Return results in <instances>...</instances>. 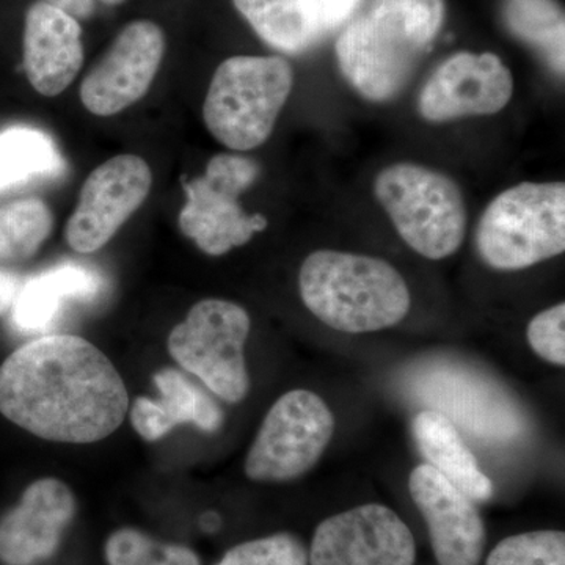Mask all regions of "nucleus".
Returning <instances> with one entry per match:
<instances>
[{"label":"nucleus","mask_w":565,"mask_h":565,"mask_svg":"<svg viewBox=\"0 0 565 565\" xmlns=\"http://www.w3.org/2000/svg\"><path fill=\"white\" fill-rule=\"evenodd\" d=\"M128 411L121 375L84 338L29 341L0 366V414L43 440L96 444L121 426Z\"/></svg>","instance_id":"1"},{"label":"nucleus","mask_w":565,"mask_h":565,"mask_svg":"<svg viewBox=\"0 0 565 565\" xmlns=\"http://www.w3.org/2000/svg\"><path fill=\"white\" fill-rule=\"evenodd\" d=\"M445 0H371L337 41L341 73L370 102L404 90L445 21Z\"/></svg>","instance_id":"2"},{"label":"nucleus","mask_w":565,"mask_h":565,"mask_svg":"<svg viewBox=\"0 0 565 565\" xmlns=\"http://www.w3.org/2000/svg\"><path fill=\"white\" fill-rule=\"evenodd\" d=\"M299 288L305 307L337 332H381L411 311L403 275L374 256L313 252L300 267Z\"/></svg>","instance_id":"3"},{"label":"nucleus","mask_w":565,"mask_h":565,"mask_svg":"<svg viewBox=\"0 0 565 565\" xmlns=\"http://www.w3.org/2000/svg\"><path fill=\"white\" fill-rule=\"evenodd\" d=\"M292 88V66L278 55L226 58L204 99V125L223 147L255 150L274 132Z\"/></svg>","instance_id":"4"},{"label":"nucleus","mask_w":565,"mask_h":565,"mask_svg":"<svg viewBox=\"0 0 565 565\" xmlns=\"http://www.w3.org/2000/svg\"><path fill=\"white\" fill-rule=\"evenodd\" d=\"M476 245L497 270H523L563 255L564 182H522L501 192L481 215Z\"/></svg>","instance_id":"5"},{"label":"nucleus","mask_w":565,"mask_h":565,"mask_svg":"<svg viewBox=\"0 0 565 565\" xmlns=\"http://www.w3.org/2000/svg\"><path fill=\"white\" fill-rule=\"evenodd\" d=\"M374 192L404 243L424 258L438 262L462 247L467 207L451 178L418 163H394L375 178Z\"/></svg>","instance_id":"6"},{"label":"nucleus","mask_w":565,"mask_h":565,"mask_svg":"<svg viewBox=\"0 0 565 565\" xmlns=\"http://www.w3.org/2000/svg\"><path fill=\"white\" fill-rule=\"evenodd\" d=\"M250 316L239 305L204 299L169 334L170 355L226 403H241L250 392L245 344Z\"/></svg>","instance_id":"7"},{"label":"nucleus","mask_w":565,"mask_h":565,"mask_svg":"<svg viewBox=\"0 0 565 565\" xmlns=\"http://www.w3.org/2000/svg\"><path fill=\"white\" fill-rule=\"evenodd\" d=\"M258 163L237 154L214 156L206 172L184 184L188 202L180 212L181 233L203 253L222 256L250 243L267 228L262 214H247L239 196L256 181Z\"/></svg>","instance_id":"8"},{"label":"nucleus","mask_w":565,"mask_h":565,"mask_svg":"<svg viewBox=\"0 0 565 565\" xmlns=\"http://www.w3.org/2000/svg\"><path fill=\"white\" fill-rule=\"evenodd\" d=\"M333 434L334 416L321 396L310 390L282 394L259 427L245 475L267 484L296 481L318 465Z\"/></svg>","instance_id":"9"},{"label":"nucleus","mask_w":565,"mask_h":565,"mask_svg":"<svg viewBox=\"0 0 565 565\" xmlns=\"http://www.w3.org/2000/svg\"><path fill=\"white\" fill-rule=\"evenodd\" d=\"M151 185L150 166L139 156H115L96 167L66 223V243L84 255L102 250L145 203Z\"/></svg>","instance_id":"10"},{"label":"nucleus","mask_w":565,"mask_h":565,"mask_svg":"<svg viewBox=\"0 0 565 565\" xmlns=\"http://www.w3.org/2000/svg\"><path fill=\"white\" fill-rule=\"evenodd\" d=\"M166 35L156 22H129L81 84V102L96 117H114L140 102L158 76Z\"/></svg>","instance_id":"11"},{"label":"nucleus","mask_w":565,"mask_h":565,"mask_svg":"<svg viewBox=\"0 0 565 565\" xmlns=\"http://www.w3.org/2000/svg\"><path fill=\"white\" fill-rule=\"evenodd\" d=\"M414 534L382 504H363L316 527L308 565H415Z\"/></svg>","instance_id":"12"},{"label":"nucleus","mask_w":565,"mask_h":565,"mask_svg":"<svg viewBox=\"0 0 565 565\" xmlns=\"http://www.w3.org/2000/svg\"><path fill=\"white\" fill-rule=\"evenodd\" d=\"M514 92L511 71L498 55L459 52L441 63L418 98L426 121L487 117L503 110Z\"/></svg>","instance_id":"13"},{"label":"nucleus","mask_w":565,"mask_h":565,"mask_svg":"<svg viewBox=\"0 0 565 565\" xmlns=\"http://www.w3.org/2000/svg\"><path fill=\"white\" fill-rule=\"evenodd\" d=\"M408 492L426 520L438 565L481 564L486 525L476 501L427 463L412 471Z\"/></svg>","instance_id":"14"},{"label":"nucleus","mask_w":565,"mask_h":565,"mask_svg":"<svg viewBox=\"0 0 565 565\" xmlns=\"http://www.w3.org/2000/svg\"><path fill=\"white\" fill-rule=\"evenodd\" d=\"M76 515V498L55 478L25 489L20 504L0 520V564L39 565L51 559Z\"/></svg>","instance_id":"15"},{"label":"nucleus","mask_w":565,"mask_h":565,"mask_svg":"<svg viewBox=\"0 0 565 565\" xmlns=\"http://www.w3.org/2000/svg\"><path fill=\"white\" fill-rule=\"evenodd\" d=\"M25 76L40 95L54 98L73 84L84 65L79 21L50 3H32L22 39Z\"/></svg>","instance_id":"16"},{"label":"nucleus","mask_w":565,"mask_h":565,"mask_svg":"<svg viewBox=\"0 0 565 565\" xmlns=\"http://www.w3.org/2000/svg\"><path fill=\"white\" fill-rule=\"evenodd\" d=\"M154 384L161 397H137L129 412L132 427L143 440H161L181 424L188 423L207 434L221 429L222 408L180 371L173 367L159 371L154 374Z\"/></svg>","instance_id":"17"},{"label":"nucleus","mask_w":565,"mask_h":565,"mask_svg":"<svg viewBox=\"0 0 565 565\" xmlns=\"http://www.w3.org/2000/svg\"><path fill=\"white\" fill-rule=\"evenodd\" d=\"M103 289L102 275L87 266L65 263L21 285L11 307V323L22 333L50 329L66 303L87 302Z\"/></svg>","instance_id":"18"},{"label":"nucleus","mask_w":565,"mask_h":565,"mask_svg":"<svg viewBox=\"0 0 565 565\" xmlns=\"http://www.w3.org/2000/svg\"><path fill=\"white\" fill-rule=\"evenodd\" d=\"M412 433L427 465L459 487L471 500L484 503L493 497V482L479 468L473 451L444 414L419 412L412 424Z\"/></svg>","instance_id":"19"},{"label":"nucleus","mask_w":565,"mask_h":565,"mask_svg":"<svg viewBox=\"0 0 565 565\" xmlns=\"http://www.w3.org/2000/svg\"><path fill=\"white\" fill-rule=\"evenodd\" d=\"M259 39L285 54L310 50L329 32L316 0H233Z\"/></svg>","instance_id":"20"},{"label":"nucleus","mask_w":565,"mask_h":565,"mask_svg":"<svg viewBox=\"0 0 565 565\" xmlns=\"http://www.w3.org/2000/svg\"><path fill=\"white\" fill-rule=\"evenodd\" d=\"M63 172L65 161L46 132L24 126L0 132V195Z\"/></svg>","instance_id":"21"},{"label":"nucleus","mask_w":565,"mask_h":565,"mask_svg":"<svg viewBox=\"0 0 565 565\" xmlns=\"http://www.w3.org/2000/svg\"><path fill=\"white\" fill-rule=\"evenodd\" d=\"M504 20L514 35L544 52L556 73L564 74V11L556 0H505Z\"/></svg>","instance_id":"22"},{"label":"nucleus","mask_w":565,"mask_h":565,"mask_svg":"<svg viewBox=\"0 0 565 565\" xmlns=\"http://www.w3.org/2000/svg\"><path fill=\"white\" fill-rule=\"evenodd\" d=\"M54 217L40 199L0 206V267L28 262L51 236Z\"/></svg>","instance_id":"23"},{"label":"nucleus","mask_w":565,"mask_h":565,"mask_svg":"<svg viewBox=\"0 0 565 565\" xmlns=\"http://www.w3.org/2000/svg\"><path fill=\"white\" fill-rule=\"evenodd\" d=\"M104 553L109 565H202L188 546L163 544L132 527L115 531Z\"/></svg>","instance_id":"24"},{"label":"nucleus","mask_w":565,"mask_h":565,"mask_svg":"<svg viewBox=\"0 0 565 565\" xmlns=\"http://www.w3.org/2000/svg\"><path fill=\"white\" fill-rule=\"evenodd\" d=\"M486 565H565V534L546 530L511 535L494 546Z\"/></svg>","instance_id":"25"},{"label":"nucleus","mask_w":565,"mask_h":565,"mask_svg":"<svg viewBox=\"0 0 565 565\" xmlns=\"http://www.w3.org/2000/svg\"><path fill=\"white\" fill-rule=\"evenodd\" d=\"M215 565H308V552L297 535L277 533L233 546Z\"/></svg>","instance_id":"26"},{"label":"nucleus","mask_w":565,"mask_h":565,"mask_svg":"<svg viewBox=\"0 0 565 565\" xmlns=\"http://www.w3.org/2000/svg\"><path fill=\"white\" fill-rule=\"evenodd\" d=\"M527 343L545 362L565 364V303H557L531 319Z\"/></svg>","instance_id":"27"},{"label":"nucleus","mask_w":565,"mask_h":565,"mask_svg":"<svg viewBox=\"0 0 565 565\" xmlns=\"http://www.w3.org/2000/svg\"><path fill=\"white\" fill-rule=\"evenodd\" d=\"M316 2L322 11L327 29L332 31L352 17L360 0H316Z\"/></svg>","instance_id":"28"},{"label":"nucleus","mask_w":565,"mask_h":565,"mask_svg":"<svg viewBox=\"0 0 565 565\" xmlns=\"http://www.w3.org/2000/svg\"><path fill=\"white\" fill-rule=\"evenodd\" d=\"M21 280L17 274L0 267V316L7 313L13 307L14 300H17L18 292L21 289Z\"/></svg>","instance_id":"29"},{"label":"nucleus","mask_w":565,"mask_h":565,"mask_svg":"<svg viewBox=\"0 0 565 565\" xmlns=\"http://www.w3.org/2000/svg\"><path fill=\"white\" fill-rule=\"evenodd\" d=\"M43 2L62 10L77 21L90 18L96 7L95 0H43Z\"/></svg>","instance_id":"30"},{"label":"nucleus","mask_w":565,"mask_h":565,"mask_svg":"<svg viewBox=\"0 0 565 565\" xmlns=\"http://www.w3.org/2000/svg\"><path fill=\"white\" fill-rule=\"evenodd\" d=\"M95 2H102L104 6L109 7H117L121 6L122 2H126V0H95Z\"/></svg>","instance_id":"31"}]
</instances>
